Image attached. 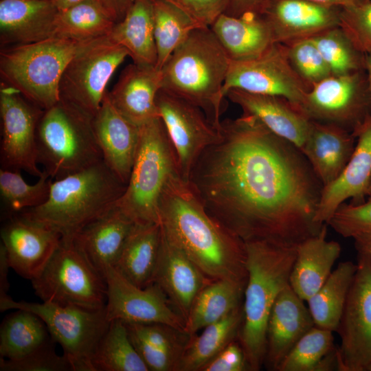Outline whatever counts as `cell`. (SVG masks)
Segmentation results:
<instances>
[{"label":"cell","mask_w":371,"mask_h":371,"mask_svg":"<svg viewBox=\"0 0 371 371\" xmlns=\"http://www.w3.org/2000/svg\"><path fill=\"white\" fill-rule=\"evenodd\" d=\"M219 131L188 179L206 211L244 242L297 246L317 234L323 185L302 151L250 115Z\"/></svg>","instance_id":"1"},{"label":"cell","mask_w":371,"mask_h":371,"mask_svg":"<svg viewBox=\"0 0 371 371\" xmlns=\"http://www.w3.org/2000/svg\"><path fill=\"white\" fill-rule=\"evenodd\" d=\"M166 238L208 278L247 283L245 243L213 218L180 175L167 183L159 205Z\"/></svg>","instance_id":"2"},{"label":"cell","mask_w":371,"mask_h":371,"mask_svg":"<svg viewBox=\"0 0 371 371\" xmlns=\"http://www.w3.org/2000/svg\"><path fill=\"white\" fill-rule=\"evenodd\" d=\"M231 60L210 27L193 30L162 68L161 87L195 104L219 129Z\"/></svg>","instance_id":"3"},{"label":"cell","mask_w":371,"mask_h":371,"mask_svg":"<svg viewBox=\"0 0 371 371\" xmlns=\"http://www.w3.org/2000/svg\"><path fill=\"white\" fill-rule=\"evenodd\" d=\"M244 243L248 276L238 338L249 370L258 371L265 360L269 317L278 295L289 284L297 246L265 240Z\"/></svg>","instance_id":"4"},{"label":"cell","mask_w":371,"mask_h":371,"mask_svg":"<svg viewBox=\"0 0 371 371\" xmlns=\"http://www.w3.org/2000/svg\"><path fill=\"white\" fill-rule=\"evenodd\" d=\"M126 185L101 161L86 169L52 180L47 201L17 214L73 239L89 223L112 209Z\"/></svg>","instance_id":"5"},{"label":"cell","mask_w":371,"mask_h":371,"mask_svg":"<svg viewBox=\"0 0 371 371\" xmlns=\"http://www.w3.org/2000/svg\"><path fill=\"white\" fill-rule=\"evenodd\" d=\"M93 117L63 100L44 110L36 130L38 163L52 179L102 161Z\"/></svg>","instance_id":"6"},{"label":"cell","mask_w":371,"mask_h":371,"mask_svg":"<svg viewBox=\"0 0 371 371\" xmlns=\"http://www.w3.org/2000/svg\"><path fill=\"white\" fill-rule=\"evenodd\" d=\"M137 155L124 192L115 204L135 223H159L164 190L180 175L176 154L160 117L139 126Z\"/></svg>","instance_id":"7"},{"label":"cell","mask_w":371,"mask_h":371,"mask_svg":"<svg viewBox=\"0 0 371 371\" xmlns=\"http://www.w3.org/2000/svg\"><path fill=\"white\" fill-rule=\"evenodd\" d=\"M85 43L53 36L37 43L1 48V81L18 89L42 110L48 109L60 100L63 73Z\"/></svg>","instance_id":"8"},{"label":"cell","mask_w":371,"mask_h":371,"mask_svg":"<svg viewBox=\"0 0 371 371\" xmlns=\"http://www.w3.org/2000/svg\"><path fill=\"white\" fill-rule=\"evenodd\" d=\"M42 302L98 310L105 308V278L73 239L62 238L41 273L31 281Z\"/></svg>","instance_id":"9"},{"label":"cell","mask_w":371,"mask_h":371,"mask_svg":"<svg viewBox=\"0 0 371 371\" xmlns=\"http://www.w3.org/2000/svg\"><path fill=\"white\" fill-rule=\"evenodd\" d=\"M10 309L27 310L39 316L53 340L62 347L74 371H94L92 357L110 324L105 308L93 310L45 302H17L9 295L0 298L1 312Z\"/></svg>","instance_id":"10"},{"label":"cell","mask_w":371,"mask_h":371,"mask_svg":"<svg viewBox=\"0 0 371 371\" xmlns=\"http://www.w3.org/2000/svg\"><path fill=\"white\" fill-rule=\"evenodd\" d=\"M127 56V50L108 36L85 43L63 73L60 100L94 117L106 93L107 83Z\"/></svg>","instance_id":"11"},{"label":"cell","mask_w":371,"mask_h":371,"mask_svg":"<svg viewBox=\"0 0 371 371\" xmlns=\"http://www.w3.org/2000/svg\"><path fill=\"white\" fill-rule=\"evenodd\" d=\"M311 120L340 126L356 135L371 115L366 70L334 76L315 84L301 106Z\"/></svg>","instance_id":"12"},{"label":"cell","mask_w":371,"mask_h":371,"mask_svg":"<svg viewBox=\"0 0 371 371\" xmlns=\"http://www.w3.org/2000/svg\"><path fill=\"white\" fill-rule=\"evenodd\" d=\"M311 87L292 67L284 44L275 43L258 58L231 60L223 93L239 89L286 98L301 109Z\"/></svg>","instance_id":"13"},{"label":"cell","mask_w":371,"mask_h":371,"mask_svg":"<svg viewBox=\"0 0 371 371\" xmlns=\"http://www.w3.org/2000/svg\"><path fill=\"white\" fill-rule=\"evenodd\" d=\"M357 269L337 328V370L371 371V261L357 254Z\"/></svg>","instance_id":"14"},{"label":"cell","mask_w":371,"mask_h":371,"mask_svg":"<svg viewBox=\"0 0 371 371\" xmlns=\"http://www.w3.org/2000/svg\"><path fill=\"white\" fill-rule=\"evenodd\" d=\"M43 112L18 89L1 81V168L23 170L38 178L42 175L43 170L38 166L36 137Z\"/></svg>","instance_id":"15"},{"label":"cell","mask_w":371,"mask_h":371,"mask_svg":"<svg viewBox=\"0 0 371 371\" xmlns=\"http://www.w3.org/2000/svg\"><path fill=\"white\" fill-rule=\"evenodd\" d=\"M156 105L176 154L179 174L188 181L200 155L221 138L220 131L199 106L163 89L157 95Z\"/></svg>","instance_id":"16"},{"label":"cell","mask_w":371,"mask_h":371,"mask_svg":"<svg viewBox=\"0 0 371 371\" xmlns=\"http://www.w3.org/2000/svg\"><path fill=\"white\" fill-rule=\"evenodd\" d=\"M106 284V315L109 321L128 323H162L185 331V321L155 283L139 287L113 267L104 273Z\"/></svg>","instance_id":"17"},{"label":"cell","mask_w":371,"mask_h":371,"mask_svg":"<svg viewBox=\"0 0 371 371\" xmlns=\"http://www.w3.org/2000/svg\"><path fill=\"white\" fill-rule=\"evenodd\" d=\"M1 244L11 269L32 281L43 270L61 236L50 228L15 214L3 220Z\"/></svg>","instance_id":"18"},{"label":"cell","mask_w":371,"mask_h":371,"mask_svg":"<svg viewBox=\"0 0 371 371\" xmlns=\"http://www.w3.org/2000/svg\"><path fill=\"white\" fill-rule=\"evenodd\" d=\"M341 8L307 0H270L261 15L275 43L288 44L338 27Z\"/></svg>","instance_id":"19"},{"label":"cell","mask_w":371,"mask_h":371,"mask_svg":"<svg viewBox=\"0 0 371 371\" xmlns=\"http://www.w3.org/2000/svg\"><path fill=\"white\" fill-rule=\"evenodd\" d=\"M352 154L339 177L323 187L315 221L327 223L332 215L346 200L352 203L365 201L371 179V115L358 131Z\"/></svg>","instance_id":"20"},{"label":"cell","mask_w":371,"mask_h":371,"mask_svg":"<svg viewBox=\"0 0 371 371\" xmlns=\"http://www.w3.org/2000/svg\"><path fill=\"white\" fill-rule=\"evenodd\" d=\"M93 124L104 162L127 185L138 150L139 126L116 110L107 92L93 117Z\"/></svg>","instance_id":"21"},{"label":"cell","mask_w":371,"mask_h":371,"mask_svg":"<svg viewBox=\"0 0 371 371\" xmlns=\"http://www.w3.org/2000/svg\"><path fill=\"white\" fill-rule=\"evenodd\" d=\"M212 280L172 244L161 230L159 254L153 283L160 287L185 322L194 299Z\"/></svg>","instance_id":"22"},{"label":"cell","mask_w":371,"mask_h":371,"mask_svg":"<svg viewBox=\"0 0 371 371\" xmlns=\"http://www.w3.org/2000/svg\"><path fill=\"white\" fill-rule=\"evenodd\" d=\"M225 97L239 106L243 114L254 117L272 133L302 150L311 120L288 100L239 89H229Z\"/></svg>","instance_id":"23"},{"label":"cell","mask_w":371,"mask_h":371,"mask_svg":"<svg viewBox=\"0 0 371 371\" xmlns=\"http://www.w3.org/2000/svg\"><path fill=\"white\" fill-rule=\"evenodd\" d=\"M305 301L289 284L278 295L271 311L267 327L265 363L278 370L281 362L297 341L315 324Z\"/></svg>","instance_id":"24"},{"label":"cell","mask_w":371,"mask_h":371,"mask_svg":"<svg viewBox=\"0 0 371 371\" xmlns=\"http://www.w3.org/2000/svg\"><path fill=\"white\" fill-rule=\"evenodd\" d=\"M58 12L50 0H1V48L31 44L54 36Z\"/></svg>","instance_id":"25"},{"label":"cell","mask_w":371,"mask_h":371,"mask_svg":"<svg viewBox=\"0 0 371 371\" xmlns=\"http://www.w3.org/2000/svg\"><path fill=\"white\" fill-rule=\"evenodd\" d=\"M161 87V70L133 63L122 71L107 95L120 114L137 126H142L159 117L156 97Z\"/></svg>","instance_id":"26"},{"label":"cell","mask_w":371,"mask_h":371,"mask_svg":"<svg viewBox=\"0 0 371 371\" xmlns=\"http://www.w3.org/2000/svg\"><path fill=\"white\" fill-rule=\"evenodd\" d=\"M355 135L335 124L311 120L301 150L323 187L341 173L355 148Z\"/></svg>","instance_id":"27"},{"label":"cell","mask_w":371,"mask_h":371,"mask_svg":"<svg viewBox=\"0 0 371 371\" xmlns=\"http://www.w3.org/2000/svg\"><path fill=\"white\" fill-rule=\"evenodd\" d=\"M135 224L115 205L85 226L73 240L90 264L104 276L106 268L113 266Z\"/></svg>","instance_id":"28"},{"label":"cell","mask_w":371,"mask_h":371,"mask_svg":"<svg viewBox=\"0 0 371 371\" xmlns=\"http://www.w3.org/2000/svg\"><path fill=\"white\" fill-rule=\"evenodd\" d=\"M327 224L320 232L296 247V257L289 285L304 301L311 298L324 284L341 254V245L326 239Z\"/></svg>","instance_id":"29"},{"label":"cell","mask_w":371,"mask_h":371,"mask_svg":"<svg viewBox=\"0 0 371 371\" xmlns=\"http://www.w3.org/2000/svg\"><path fill=\"white\" fill-rule=\"evenodd\" d=\"M124 323L130 340L148 371H178L192 335L162 323Z\"/></svg>","instance_id":"30"},{"label":"cell","mask_w":371,"mask_h":371,"mask_svg":"<svg viewBox=\"0 0 371 371\" xmlns=\"http://www.w3.org/2000/svg\"><path fill=\"white\" fill-rule=\"evenodd\" d=\"M210 27L232 61L258 58L275 43L270 27L261 14L235 17L223 13Z\"/></svg>","instance_id":"31"},{"label":"cell","mask_w":371,"mask_h":371,"mask_svg":"<svg viewBox=\"0 0 371 371\" xmlns=\"http://www.w3.org/2000/svg\"><path fill=\"white\" fill-rule=\"evenodd\" d=\"M161 240L159 223H135L113 267L135 285L153 284Z\"/></svg>","instance_id":"32"},{"label":"cell","mask_w":371,"mask_h":371,"mask_svg":"<svg viewBox=\"0 0 371 371\" xmlns=\"http://www.w3.org/2000/svg\"><path fill=\"white\" fill-rule=\"evenodd\" d=\"M108 36L127 50L133 63L156 67L153 1L132 0L125 16L115 24Z\"/></svg>","instance_id":"33"},{"label":"cell","mask_w":371,"mask_h":371,"mask_svg":"<svg viewBox=\"0 0 371 371\" xmlns=\"http://www.w3.org/2000/svg\"><path fill=\"white\" fill-rule=\"evenodd\" d=\"M246 283L229 280H215L197 295L185 322V330L195 335L226 316L243 304Z\"/></svg>","instance_id":"34"},{"label":"cell","mask_w":371,"mask_h":371,"mask_svg":"<svg viewBox=\"0 0 371 371\" xmlns=\"http://www.w3.org/2000/svg\"><path fill=\"white\" fill-rule=\"evenodd\" d=\"M243 318V304L221 319L205 327L200 335H192L178 371H200L227 345L238 337Z\"/></svg>","instance_id":"35"},{"label":"cell","mask_w":371,"mask_h":371,"mask_svg":"<svg viewBox=\"0 0 371 371\" xmlns=\"http://www.w3.org/2000/svg\"><path fill=\"white\" fill-rule=\"evenodd\" d=\"M357 269V263L351 261L339 263L306 302L315 326L337 331Z\"/></svg>","instance_id":"36"},{"label":"cell","mask_w":371,"mask_h":371,"mask_svg":"<svg viewBox=\"0 0 371 371\" xmlns=\"http://www.w3.org/2000/svg\"><path fill=\"white\" fill-rule=\"evenodd\" d=\"M8 315L0 328V355L16 359L43 347L53 341L43 320L24 309Z\"/></svg>","instance_id":"37"},{"label":"cell","mask_w":371,"mask_h":371,"mask_svg":"<svg viewBox=\"0 0 371 371\" xmlns=\"http://www.w3.org/2000/svg\"><path fill=\"white\" fill-rule=\"evenodd\" d=\"M115 23L100 0H86L58 12L54 36L89 42L108 36Z\"/></svg>","instance_id":"38"},{"label":"cell","mask_w":371,"mask_h":371,"mask_svg":"<svg viewBox=\"0 0 371 371\" xmlns=\"http://www.w3.org/2000/svg\"><path fill=\"white\" fill-rule=\"evenodd\" d=\"M333 331L313 326L295 345L277 371L337 370Z\"/></svg>","instance_id":"39"},{"label":"cell","mask_w":371,"mask_h":371,"mask_svg":"<svg viewBox=\"0 0 371 371\" xmlns=\"http://www.w3.org/2000/svg\"><path fill=\"white\" fill-rule=\"evenodd\" d=\"M91 363L94 371H148L121 319L110 322L95 348Z\"/></svg>","instance_id":"40"},{"label":"cell","mask_w":371,"mask_h":371,"mask_svg":"<svg viewBox=\"0 0 371 371\" xmlns=\"http://www.w3.org/2000/svg\"><path fill=\"white\" fill-rule=\"evenodd\" d=\"M156 67L160 70L174 50L195 28L203 27L188 14L163 0H152Z\"/></svg>","instance_id":"41"},{"label":"cell","mask_w":371,"mask_h":371,"mask_svg":"<svg viewBox=\"0 0 371 371\" xmlns=\"http://www.w3.org/2000/svg\"><path fill=\"white\" fill-rule=\"evenodd\" d=\"M52 181V179L43 170L36 183L28 184L20 171L1 168V219L44 203L48 198Z\"/></svg>","instance_id":"42"},{"label":"cell","mask_w":371,"mask_h":371,"mask_svg":"<svg viewBox=\"0 0 371 371\" xmlns=\"http://www.w3.org/2000/svg\"><path fill=\"white\" fill-rule=\"evenodd\" d=\"M328 65L332 75L366 70V55L359 52L338 26L310 37Z\"/></svg>","instance_id":"43"},{"label":"cell","mask_w":371,"mask_h":371,"mask_svg":"<svg viewBox=\"0 0 371 371\" xmlns=\"http://www.w3.org/2000/svg\"><path fill=\"white\" fill-rule=\"evenodd\" d=\"M284 45L292 67L311 87L332 75L328 65L310 37Z\"/></svg>","instance_id":"44"},{"label":"cell","mask_w":371,"mask_h":371,"mask_svg":"<svg viewBox=\"0 0 371 371\" xmlns=\"http://www.w3.org/2000/svg\"><path fill=\"white\" fill-rule=\"evenodd\" d=\"M339 27L361 53H371V0L341 8Z\"/></svg>","instance_id":"45"},{"label":"cell","mask_w":371,"mask_h":371,"mask_svg":"<svg viewBox=\"0 0 371 371\" xmlns=\"http://www.w3.org/2000/svg\"><path fill=\"white\" fill-rule=\"evenodd\" d=\"M53 340L43 347L16 359L0 357L1 371H74L73 367L65 355H59L55 350Z\"/></svg>","instance_id":"46"},{"label":"cell","mask_w":371,"mask_h":371,"mask_svg":"<svg viewBox=\"0 0 371 371\" xmlns=\"http://www.w3.org/2000/svg\"><path fill=\"white\" fill-rule=\"evenodd\" d=\"M326 224L344 238L371 232V195L359 203L341 204Z\"/></svg>","instance_id":"47"},{"label":"cell","mask_w":371,"mask_h":371,"mask_svg":"<svg viewBox=\"0 0 371 371\" xmlns=\"http://www.w3.org/2000/svg\"><path fill=\"white\" fill-rule=\"evenodd\" d=\"M182 10L203 27H210L223 14L228 0H163Z\"/></svg>","instance_id":"48"},{"label":"cell","mask_w":371,"mask_h":371,"mask_svg":"<svg viewBox=\"0 0 371 371\" xmlns=\"http://www.w3.org/2000/svg\"><path fill=\"white\" fill-rule=\"evenodd\" d=\"M249 370L244 350L236 338L227 345L200 371H246Z\"/></svg>","instance_id":"49"},{"label":"cell","mask_w":371,"mask_h":371,"mask_svg":"<svg viewBox=\"0 0 371 371\" xmlns=\"http://www.w3.org/2000/svg\"><path fill=\"white\" fill-rule=\"evenodd\" d=\"M270 0H228L223 14L240 16L245 14H261Z\"/></svg>","instance_id":"50"},{"label":"cell","mask_w":371,"mask_h":371,"mask_svg":"<svg viewBox=\"0 0 371 371\" xmlns=\"http://www.w3.org/2000/svg\"><path fill=\"white\" fill-rule=\"evenodd\" d=\"M100 1L116 23L124 18L132 3V0Z\"/></svg>","instance_id":"51"},{"label":"cell","mask_w":371,"mask_h":371,"mask_svg":"<svg viewBox=\"0 0 371 371\" xmlns=\"http://www.w3.org/2000/svg\"><path fill=\"white\" fill-rule=\"evenodd\" d=\"M11 268L3 246L0 244V298L8 296L9 290L8 272Z\"/></svg>","instance_id":"52"},{"label":"cell","mask_w":371,"mask_h":371,"mask_svg":"<svg viewBox=\"0 0 371 371\" xmlns=\"http://www.w3.org/2000/svg\"><path fill=\"white\" fill-rule=\"evenodd\" d=\"M353 240L357 254L363 255L371 261V232L359 234Z\"/></svg>","instance_id":"53"},{"label":"cell","mask_w":371,"mask_h":371,"mask_svg":"<svg viewBox=\"0 0 371 371\" xmlns=\"http://www.w3.org/2000/svg\"><path fill=\"white\" fill-rule=\"evenodd\" d=\"M315 3L333 7H348L363 4L370 0H307Z\"/></svg>","instance_id":"54"},{"label":"cell","mask_w":371,"mask_h":371,"mask_svg":"<svg viewBox=\"0 0 371 371\" xmlns=\"http://www.w3.org/2000/svg\"><path fill=\"white\" fill-rule=\"evenodd\" d=\"M58 11L65 10L86 0H50Z\"/></svg>","instance_id":"55"},{"label":"cell","mask_w":371,"mask_h":371,"mask_svg":"<svg viewBox=\"0 0 371 371\" xmlns=\"http://www.w3.org/2000/svg\"><path fill=\"white\" fill-rule=\"evenodd\" d=\"M366 73L367 76L369 93L371 99V53L366 54Z\"/></svg>","instance_id":"56"},{"label":"cell","mask_w":371,"mask_h":371,"mask_svg":"<svg viewBox=\"0 0 371 371\" xmlns=\"http://www.w3.org/2000/svg\"><path fill=\"white\" fill-rule=\"evenodd\" d=\"M371 195V179L367 190V196Z\"/></svg>","instance_id":"57"}]
</instances>
